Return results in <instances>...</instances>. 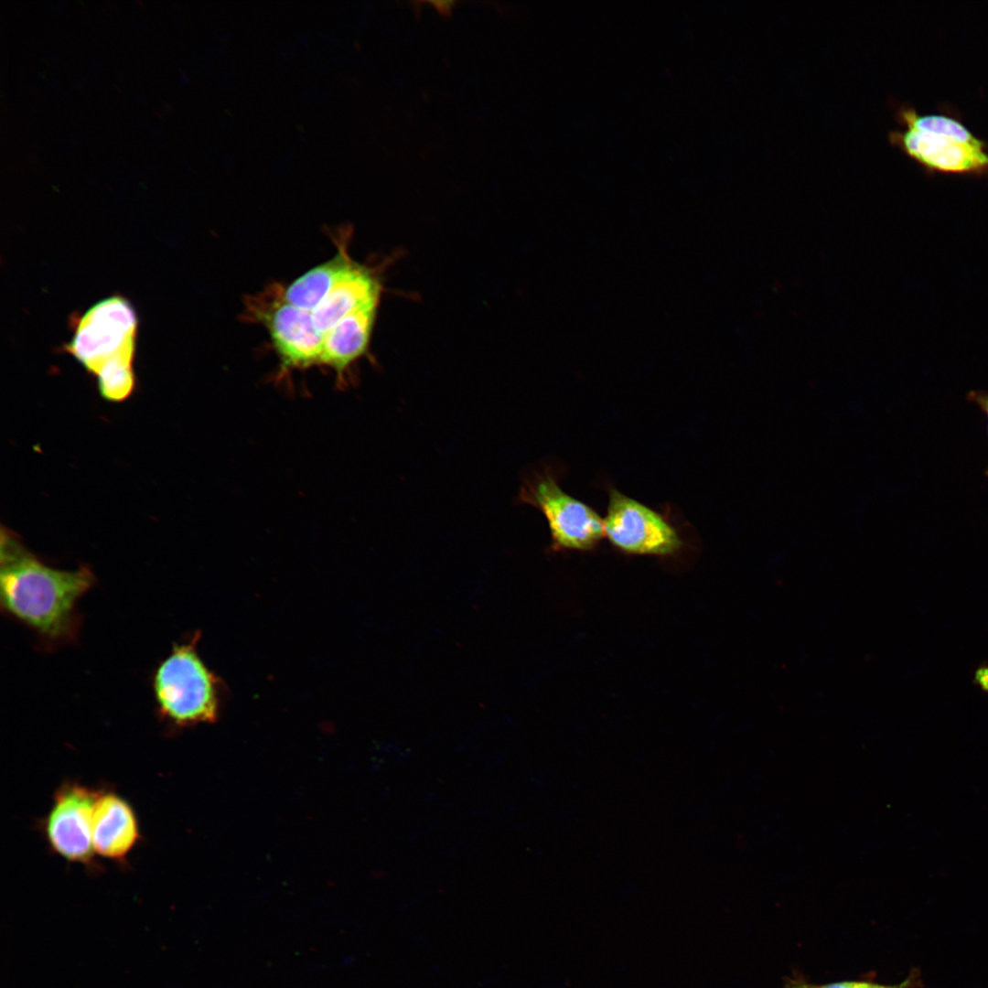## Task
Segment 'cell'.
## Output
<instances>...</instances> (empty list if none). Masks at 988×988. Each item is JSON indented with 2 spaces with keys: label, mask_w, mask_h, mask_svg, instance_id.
Instances as JSON below:
<instances>
[{
  "label": "cell",
  "mask_w": 988,
  "mask_h": 988,
  "mask_svg": "<svg viewBox=\"0 0 988 988\" xmlns=\"http://www.w3.org/2000/svg\"><path fill=\"white\" fill-rule=\"evenodd\" d=\"M0 562L3 609L46 642L72 640L80 624L77 603L95 583L91 570L51 567L12 533H2Z\"/></svg>",
  "instance_id": "1"
},
{
  "label": "cell",
  "mask_w": 988,
  "mask_h": 988,
  "mask_svg": "<svg viewBox=\"0 0 988 988\" xmlns=\"http://www.w3.org/2000/svg\"><path fill=\"white\" fill-rule=\"evenodd\" d=\"M199 638L175 643L152 676L159 715L177 727L210 724L220 714V681L198 652Z\"/></svg>",
  "instance_id": "2"
},
{
  "label": "cell",
  "mask_w": 988,
  "mask_h": 988,
  "mask_svg": "<svg viewBox=\"0 0 988 988\" xmlns=\"http://www.w3.org/2000/svg\"><path fill=\"white\" fill-rule=\"evenodd\" d=\"M138 318L131 302L114 295L100 300L73 321L64 350L95 378L134 369Z\"/></svg>",
  "instance_id": "3"
},
{
  "label": "cell",
  "mask_w": 988,
  "mask_h": 988,
  "mask_svg": "<svg viewBox=\"0 0 988 988\" xmlns=\"http://www.w3.org/2000/svg\"><path fill=\"white\" fill-rule=\"evenodd\" d=\"M244 306L246 319L268 330L284 370L320 365L323 336L316 329L309 312L285 300L284 285L272 284L248 295Z\"/></svg>",
  "instance_id": "4"
},
{
  "label": "cell",
  "mask_w": 988,
  "mask_h": 988,
  "mask_svg": "<svg viewBox=\"0 0 988 988\" xmlns=\"http://www.w3.org/2000/svg\"><path fill=\"white\" fill-rule=\"evenodd\" d=\"M519 498L543 515L555 550H592L605 536L603 518L591 506L565 492L549 468L526 478Z\"/></svg>",
  "instance_id": "5"
},
{
  "label": "cell",
  "mask_w": 988,
  "mask_h": 988,
  "mask_svg": "<svg viewBox=\"0 0 988 988\" xmlns=\"http://www.w3.org/2000/svg\"><path fill=\"white\" fill-rule=\"evenodd\" d=\"M607 497L604 532L614 547L629 554L656 556L681 549L680 532L664 513L614 487L608 488Z\"/></svg>",
  "instance_id": "6"
},
{
  "label": "cell",
  "mask_w": 988,
  "mask_h": 988,
  "mask_svg": "<svg viewBox=\"0 0 988 988\" xmlns=\"http://www.w3.org/2000/svg\"><path fill=\"white\" fill-rule=\"evenodd\" d=\"M99 792L79 783H64L53 797L44 822L46 839L70 862L87 864L93 858L91 818Z\"/></svg>",
  "instance_id": "7"
},
{
  "label": "cell",
  "mask_w": 988,
  "mask_h": 988,
  "mask_svg": "<svg viewBox=\"0 0 988 988\" xmlns=\"http://www.w3.org/2000/svg\"><path fill=\"white\" fill-rule=\"evenodd\" d=\"M94 853L124 860L139 839L136 815L130 803L113 791H100L91 818Z\"/></svg>",
  "instance_id": "8"
},
{
  "label": "cell",
  "mask_w": 988,
  "mask_h": 988,
  "mask_svg": "<svg viewBox=\"0 0 988 988\" xmlns=\"http://www.w3.org/2000/svg\"><path fill=\"white\" fill-rule=\"evenodd\" d=\"M890 139L910 156L931 168L963 172L988 166V155L980 145L960 143L909 126L903 133H893Z\"/></svg>",
  "instance_id": "9"
},
{
  "label": "cell",
  "mask_w": 988,
  "mask_h": 988,
  "mask_svg": "<svg viewBox=\"0 0 988 988\" xmlns=\"http://www.w3.org/2000/svg\"><path fill=\"white\" fill-rule=\"evenodd\" d=\"M380 299L364 305L341 320L324 338L320 365L344 382L348 370L368 350Z\"/></svg>",
  "instance_id": "10"
},
{
  "label": "cell",
  "mask_w": 988,
  "mask_h": 988,
  "mask_svg": "<svg viewBox=\"0 0 988 988\" xmlns=\"http://www.w3.org/2000/svg\"><path fill=\"white\" fill-rule=\"evenodd\" d=\"M381 294V285L373 272L355 263L317 307L309 312L316 329L324 339L347 316L370 301L380 299Z\"/></svg>",
  "instance_id": "11"
},
{
  "label": "cell",
  "mask_w": 988,
  "mask_h": 988,
  "mask_svg": "<svg viewBox=\"0 0 988 988\" xmlns=\"http://www.w3.org/2000/svg\"><path fill=\"white\" fill-rule=\"evenodd\" d=\"M354 263L347 247H339L338 252L332 259L317 265L284 286V296L294 306L310 312L317 307Z\"/></svg>",
  "instance_id": "12"
},
{
  "label": "cell",
  "mask_w": 988,
  "mask_h": 988,
  "mask_svg": "<svg viewBox=\"0 0 988 988\" xmlns=\"http://www.w3.org/2000/svg\"><path fill=\"white\" fill-rule=\"evenodd\" d=\"M900 116L907 126L929 134L943 136L951 140L982 146V142L975 138L959 122L938 115H918L913 110H902Z\"/></svg>",
  "instance_id": "13"
},
{
  "label": "cell",
  "mask_w": 988,
  "mask_h": 988,
  "mask_svg": "<svg viewBox=\"0 0 988 988\" xmlns=\"http://www.w3.org/2000/svg\"><path fill=\"white\" fill-rule=\"evenodd\" d=\"M910 980L896 985H885L864 981H843L825 984H814L802 980H790L787 988H909Z\"/></svg>",
  "instance_id": "14"
},
{
  "label": "cell",
  "mask_w": 988,
  "mask_h": 988,
  "mask_svg": "<svg viewBox=\"0 0 988 988\" xmlns=\"http://www.w3.org/2000/svg\"><path fill=\"white\" fill-rule=\"evenodd\" d=\"M968 399L976 403L985 413L988 419V392H972L968 394Z\"/></svg>",
  "instance_id": "15"
},
{
  "label": "cell",
  "mask_w": 988,
  "mask_h": 988,
  "mask_svg": "<svg viewBox=\"0 0 988 988\" xmlns=\"http://www.w3.org/2000/svg\"><path fill=\"white\" fill-rule=\"evenodd\" d=\"M975 679L981 688L988 691V667L980 668L976 672Z\"/></svg>",
  "instance_id": "16"
}]
</instances>
